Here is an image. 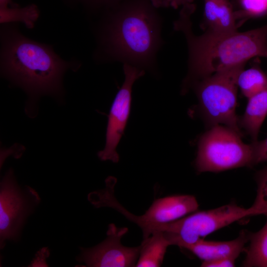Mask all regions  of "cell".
<instances>
[{"label": "cell", "instance_id": "cell-10", "mask_svg": "<svg viewBox=\"0 0 267 267\" xmlns=\"http://www.w3.org/2000/svg\"><path fill=\"white\" fill-rule=\"evenodd\" d=\"M199 207L196 198L190 195H175L155 199L145 213L133 215L125 208L121 214L144 231L149 226L171 222L195 212Z\"/></svg>", "mask_w": 267, "mask_h": 267}, {"label": "cell", "instance_id": "cell-9", "mask_svg": "<svg viewBox=\"0 0 267 267\" xmlns=\"http://www.w3.org/2000/svg\"><path fill=\"white\" fill-rule=\"evenodd\" d=\"M128 230L127 227L119 228L113 223L110 224L107 238L92 248H80L81 252L77 260L89 267H135L140 246L126 247L121 241Z\"/></svg>", "mask_w": 267, "mask_h": 267}, {"label": "cell", "instance_id": "cell-7", "mask_svg": "<svg viewBox=\"0 0 267 267\" xmlns=\"http://www.w3.org/2000/svg\"><path fill=\"white\" fill-rule=\"evenodd\" d=\"M38 193L32 188L20 187L13 172L9 170L0 182V243L2 249L7 240L17 241L26 218L39 203Z\"/></svg>", "mask_w": 267, "mask_h": 267}, {"label": "cell", "instance_id": "cell-11", "mask_svg": "<svg viewBox=\"0 0 267 267\" xmlns=\"http://www.w3.org/2000/svg\"><path fill=\"white\" fill-rule=\"evenodd\" d=\"M249 238V233L244 230L236 238L230 241H207L201 238L191 244H182L179 247L189 250L203 262L224 258L236 259Z\"/></svg>", "mask_w": 267, "mask_h": 267}, {"label": "cell", "instance_id": "cell-15", "mask_svg": "<svg viewBox=\"0 0 267 267\" xmlns=\"http://www.w3.org/2000/svg\"><path fill=\"white\" fill-rule=\"evenodd\" d=\"M40 11L35 4L24 7L19 6H0L1 24L9 22H21L27 28H32L39 18Z\"/></svg>", "mask_w": 267, "mask_h": 267}, {"label": "cell", "instance_id": "cell-24", "mask_svg": "<svg viewBox=\"0 0 267 267\" xmlns=\"http://www.w3.org/2000/svg\"><path fill=\"white\" fill-rule=\"evenodd\" d=\"M8 5L10 6H16L12 0H0V6H7Z\"/></svg>", "mask_w": 267, "mask_h": 267}, {"label": "cell", "instance_id": "cell-22", "mask_svg": "<svg viewBox=\"0 0 267 267\" xmlns=\"http://www.w3.org/2000/svg\"><path fill=\"white\" fill-rule=\"evenodd\" d=\"M236 259L231 258L219 259L208 262H202L203 267H232L235 266Z\"/></svg>", "mask_w": 267, "mask_h": 267}, {"label": "cell", "instance_id": "cell-21", "mask_svg": "<svg viewBox=\"0 0 267 267\" xmlns=\"http://www.w3.org/2000/svg\"><path fill=\"white\" fill-rule=\"evenodd\" d=\"M84 6L93 9L106 10L115 6L123 0H75Z\"/></svg>", "mask_w": 267, "mask_h": 267}, {"label": "cell", "instance_id": "cell-14", "mask_svg": "<svg viewBox=\"0 0 267 267\" xmlns=\"http://www.w3.org/2000/svg\"><path fill=\"white\" fill-rule=\"evenodd\" d=\"M264 226L259 231L249 233V246L242 263L245 267H267V213Z\"/></svg>", "mask_w": 267, "mask_h": 267}, {"label": "cell", "instance_id": "cell-1", "mask_svg": "<svg viewBox=\"0 0 267 267\" xmlns=\"http://www.w3.org/2000/svg\"><path fill=\"white\" fill-rule=\"evenodd\" d=\"M99 40L105 57L143 70L156 69L162 19L151 0H123L106 10Z\"/></svg>", "mask_w": 267, "mask_h": 267}, {"label": "cell", "instance_id": "cell-4", "mask_svg": "<svg viewBox=\"0 0 267 267\" xmlns=\"http://www.w3.org/2000/svg\"><path fill=\"white\" fill-rule=\"evenodd\" d=\"M245 65L216 72L194 85L199 108L212 126L221 125L242 135L236 114L237 80Z\"/></svg>", "mask_w": 267, "mask_h": 267}, {"label": "cell", "instance_id": "cell-20", "mask_svg": "<svg viewBox=\"0 0 267 267\" xmlns=\"http://www.w3.org/2000/svg\"><path fill=\"white\" fill-rule=\"evenodd\" d=\"M254 165L267 161V137L262 140L252 141Z\"/></svg>", "mask_w": 267, "mask_h": 267}, {"label": "cell", "instance_id": "cell-2", "mask_svg": "<svg viewBox=\"0 0 267 267\" xmlns=\"http://www.w3.org/2000/svg\"><path fill=\"white\" fill-rule=\"evenodd\" d=\"M192 4L183 6L176 30L182 32L188 47V72L184 86L213 74L240 65L256 56L267 58V24L250 31L225 33L206 32L201 36L193 34L190 15Z\"/></svg>", "mask_w": 267, "mask_h": 267}, {"label": "cell", "instance_id": "cell-23", "mask_svg": "<svg viewBox=\"0 0 267 267\" xmlns=\"http://www.w3.org/2000/svg\"><path fill=\"white\" fill-rule=\"evenodd\" d=\"M157 8L160 7H178L180 5L190 4L192 0H151Z\"/></svg>", "mask_w": 267, "mask_h": 267}, {"label": "cell", "instance_id": "cell-3", "mask_svg": "<svg viewBox=\"0 0 267 267\" xmlns=\"http://www.w3.org/2000/svg\"><path fill=\"white\" fill-rule=\"evenodd\" d=\"M1 67L3 74L33 95L57 92L70 63L51 46L33 41L13 28L2 36Z\"/></svg>", "mask_w": 267, "mask_h": 267}, {"label": "cell", "instance_id": "cell-18", "mask_svg": "<svg viewBox=\"0 0 267 267\" xmlns=\"http://www.w3.org/2000/svg\"><path fill=\"white\" fill-rule=\"evenodd\" d=\"M257 190L255 201L251 207L256 215L267 213V166L256 175Z\"/></svg>", "mask_w": 267, "mask_h": 267}, {"label": "cell", "instance_id": "cell-12", "mask_svg": "<svg viewBox=\"0 0 267 267\" xmlns=\"http://www.w3.org/2000/svg\"><path fill=\"white\" fill-rule=\"evenodd\" d=\"M248 99L245 112L239 118V125L255 141L258 140L259 131L267 115V88Z\"/></svg>", "mask_w": 267, "mask_h": 267}, {"label": "cell", "instance_id": "cell-16", "mask_svg": "<svg viewBox=\"0 0 267 267\" xmlns=\"http://www.w3.org/2000/svg\"><path fill=\"white\" fill-rule=\"evenodd\" d=\"M237 84L242 94L249 98L267 88V76L256 67L243 69L238 76Z\"/></svg>", "mask_w": 267, "mask_h": 267}, {"label": "cell", "instance_id": "cell-17", "mask_svg": "<svg viewBox=\"0 0 267 267\" xmlns=\"http://www.w3.org/2000/svg\"><path fill=\"white\" fill-rule=\"evenodd\" d=\"M237 18H253L267 14V0H233Z\"/></svg>", "mask_w": 267, "mask_h": 267}, {"label": "cell", "instance_id": "cell-8", "mask_svg": "<svg viewBox=\"0 0 267 267\" xmlns=\"http://www.w3.org/2000/svg\"><path fill=\"white\" fill-rule=\"evenodd\" d=\"M123 70L125 80L115 96L109 112L105 145L98 153L101 160H110L115 163L119 161L116 148L130 115L132 87L134 82L145 73L144 70L126 64H123Z\"/></svg>", "mask_w": 267, "mask_h": 267}, {"label": "cell", "instance_id": "cell-19", "mask_svg": "<svg viewBox=\"0 0 267 267\" xmlns=\"http://www.w3.org/2000/svg\"><path fill=\"white\" fill-rule=\"evenodd\" d=\"M219 0H204V19L208 28L207 32L215 33L218 21Z\"/></svg>", "mask_w": 267, "mask_h": 267}, {"label": "cell", "instance_id": "cell-6", "mask_svg": "<svg viewBox=\"0 0 267 267\" xmlns=\"http://www.w3.org/2000/svg\"><path fill=\"white\" fill-rule=\"evenodd\" d=\"M256 215L253 208L234 204L214 209L193 212L176 221L157 224L154 231L164 232L172 245L191 244L244 218Z\"/></svg>", "mask_w": 267, "mask_h": 267}, {"label": "cell", "instance_id": "cell-13", "mask_svg": "<svg viewBox=\"0 0 267 267\" xmlns=\"http://www.w3.org/2000/svg\"><path fill=\"white\" fill-rule=\"evenodd\" d=\"M172 243L165 233L153 232L143 239L140 245L139 255L135 267H158L161 266L168 246Z\"/></svg>", "mask_w": 267, "mask_h": 267}, {"label": "cell", "instance_id": "cell-5", "mask_svg": "<svg viewBox=\"0 0 267 267\" xmlns=\"http://www.w3.org/2000/svg\"><path fill=\"white\" fill-rule=\"evenodd\" d=\"M238 133L221 125L211 126L198 144L195 166L200 172H219L254 166L252 144H246Z\"/></svg>", "mask_w": 267, "mask_h": 267}]
</instances>
